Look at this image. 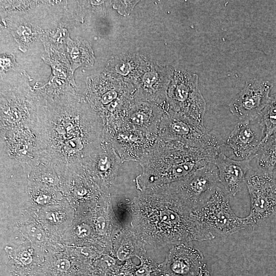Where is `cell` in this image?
<instances>
[{"instance_id": "1", "label": "cell", "mask_w": 276, "mask_h": 276, "mask_svg": "<svg viewBox=\"0 0 276 276\" xmlns=\"http://www.w3.org/2000/svg\"><path fill=\"white\" fill-rule=\"evenodd\" d=\"M44 99L32 127L40 159L57 170L84 168L103 140L102 119L75 92Z\"/></svg>"}, {"instance_id": "2", "label": "cell", "mask_w": 276, "mask_h": 276, "mask_svg": "<svg viewBox=\"0 0 276 276\" xmlns=\"http://www.w3.org/2000/svg\"><path fill=\"white\" fill-rule=\"evenodd\" d=\"M221 151L157 136L139 162L143 172L136 178L137 186L143 191L182 180L208 164L214 163Z\"/></svg>"}, {"instance_id": "3", "label": "cell", "mask_w": 276, "mask_h": 276, "mask_svg": "<svg viewBox=\"0 0 276 276\" xmlns=\"http://www.w3.org/2000/svg\"><path fill=\"white\" fill-rule=\"evenodd\" d=\"M25 72L1 78V133L32 128L44 101L29 84Z\"/></svg>"}, {"instance_id": "4", "label": "cell", "mask_w": 276, "mask_h": 276, "mask_svg": "<svg viewBox=\"0 0 276 276\" xmlns=\"http://www.w3.org/2000/svg\"><path fill=\"white\" fill-rule=\"evenodd\" d=\"M88 103L102 120L104 138L109 139L122 127L136 99V88L119 79L99 76L89 85Z\"/></svg>"}, {"instance_id": "5", "label": "cell", "mask_w": 276, "mask_h": 276, "mask_svg": "<svg viewBox=\"0 0 276 276\" xmlns=\"http://www.w3.org/2000/svg\"><path fill=\"white\" fill-rule=\"evenodd\" d=\"M198 80L195 74L181 69L173 71L167 91L166 110L204 125L206 103L200 91Z\"/></svg>"}, {"instance_id": "6", "label": "cell", "mask_w": 276, "mask_h": 276, "mask_svg": "<svg viewBox=\"0 0 276 276\" xmlns=\"http://www.w3.org/2000/svg\"><path fill=\"white\" fill-rule=\"evenodd\" d=\"M158 137L179 141L189 146L221 150V137L190 119L167 109L160 123Z\"/></svg>"}, {"instance_id": "7", "label": "cell", "mask_w": 276, "mask_h": 276, "mask_svg": "<svg viewBox=\"0 0 276 276\" xmlns=\"http://www.w3.org/2000/svg\"><path fill=\"white\" fill-rule=\"evenodd\" d=\"M246 186L250 198V211L246 217L249 228L276 216V174L250 166Z\"/></svg>"}, {"instance_id": "8", "label": "cell", "mask_w": 276, "mask_h": 276, "mask_svg": "<svg viewBox=\"0 0 276 276\" xmlns=\"http://www.w3.org/2000/svg\"><path fill=\"white\" fill-rule=\"evenodd\" d=\"M229 197L220 184L212 196L193 213L213 232L219 234L230 236L249 228L246 217L237 216L232 210Z\"/></svg>"}, {"instance_id": "9", "label": "cell", "mask_w": 276, "mask_h": 276, "mask_svg": "<svg viewBox=\"0 0 276 276\" xmlns=\"http://www.w3.org/2000/svg\"><path fill=\"white\" fill-rule=\"evenodd\" d=\"M170 184L185 203L194 211L212 196L220 182L216 166L209 163L187 178Z\"/></svg>"}, {"instance_id": "10", "label": "cell", "mask_w": 276, "mask_h": 276, "mask_svg": "<svg viewBox=\"0 0 276 276\" xmlns=\"http://www.w3.org/2000/svg\"><path fill=\"white\" fill-rule=\"evenodd\" d=\"M265 135V126L261 115L250 120L240 121L223 142L221 149L229 151L237 160H251Z\"/></svg>"}, {"instance_id": "11", "label": "cell", "mask_w": 276, "mask_h": 276, "mask_svg": "<svg viewBox=\"0 0 276 276\" xmlns=\"http://www.w3.org/2000/svg\"><path fill=\"white\" fill-rule=\"evenodd\" d=\"M272 85L266 80L250 79L229 104L231 113L240 121L255 119L261 115L270 98Z\"/></svg>"}, {"instance_id": "12", "label": "cell", "mask_w": 276, "mask_h": 276, "mask_svg": "<svg viewBox=\"0 0 276 276\" xmlns=\"http://www.w3.org/2000/svg\"><path fill=\"white\" fill-rule=\"evenodd\" d=\"M173 71L148 63L146 68L135 85L137 98L165 108L167 95Z\"/></svg>"}, {"instance_id": "13", "label": "cell", "mask_w": 276, "mask_h": 276, "mask_svg": "<svg viewBox=\"0 0 276 276\" xmlns=\"http://www.w3.org/2000/svg\"><path fill=\"white\" fill-rule=\"evenodd\" d=\"M157 136L128 127H122L108 140L116 150L122 163L139 162L145 151L155 142Z\"/></svg>"}, {"instance_id": "14", "label": "cell", "mask_w": 276, "mask_h": 276, "mask_svg": "<svg viewBox=\"0 0 276 276\" xmlns=\"http://www.w3.org/2000/svg\"><path fill=\"white\" fill-rule=\"evenodd\" d=\"M165 111V107L136 97L122 127L158 136L159 126Z\"/></svg>"}, {"instance_id": "15", "label": "cell", "mask_w": 276, "mask_h": 276, "mask_svg": "<svg viewBox=\"0 0 276 276\" xmlns=\"http://www.w3.org/2000/svg\"><path fill=\"white\" fill-rule=\"evenodd\" d=\"M250 161L230 158L222 151L217 155L214 164L218 170L220 182L229 196H235L246 185Z\"/></svg>"}, {"instance_id": "16", "label": "cell", "mask_w": 276, "mask_h": 276, "mask_svg": "<svg viewBox=\"0 0 276 276\" xmlns=\"http://www.w3.org/2000/svg\"><path fill=\"white\" fill-rule=\"evenodd\" d=\"M122 163L112 144L104 140L88 160L85 168L93 176L102 181H109L117 175Z\"/></svg>"}, {"instance_id": "17", "label": "cell", "mask_w": 276, "mask_h": 276, "mask_svg": "<svg viewBox=\"0 0 276 276\" xmlns=\"http://www.w3.org/2000/svg\"><path fill=\"white\" fill-rule=\"evenodd\" d=\"M203 257L195 248L182 246L173 256L169 271L174 276H196L204 265Z\"/></svg>"}, {"instance_id": "18", "label": "cell", "mask_w": 276, "mask_h": 276, "mask_svg": "<svg viewBox=\"0 0 276 276\" xmlns=\"http://www.w3.org/2000/svg\"><path fill=\"white\" fill-rule=\"evenodd\" d=\"M113 71L118 79L135 86L144 73L148 63L136 55H126L114 61ZM135 87V86H134Z\"/></svg>"}, {"instance_id": "19", "label": "cell", "mask_w": 276, "mask_h": 276, "mask_svg": "<svg viewBox=\"0 0 276 276\" xmlns=\"http://www.w3.org/2000/svg\"><path fill=\"white\" fill-rule=\"evenodd\" d=\"M255 168L266 173H275L276 132L264 139L255 157Z\"/></svg>"}, {"instance_id": "20", "label": "cell", "mask_w": 276, "mask_h": 276, "mask_svg": "<svg viewBox=\"0 0 276 276\" xmlns=\"http://www.w3.org/2000/svg\"><path fill=\"white\" fill-rule=\"evenodd\" d=\"M261 116L265 126L266 139L276 132V92L270 97Z\"/></svg>"}, {"instance_id": "21", "label": "cell", "mask_w": 276, "mask_h": 276, "mask_svg": "<svg viewBox=\"0 0 276 276\" xmlns=\"http://www.w3.org/2000/svg\"><path fill=\"white\" fill-rule=\"evenodd\" d=\"M15 62L14 56L1 55V71L7 72L13 70L15 66Z\"/></svg>"}, {"instance_id": "22", "label": "cell", "mask_w": 276, "mask_h": 276, "mask_svg": "<svg viewBox=\"0 0 276 276\" xmlns=\"http://www.w3.org/2000/svg\"><path fill=\"white\" fill-rule=\"evenodd\" d=\"M133 250V247L126 244L120 246L117 254V256L119 260L124 261L128 259L131 255Z\"/></svg>"}, {"instance_id": "23", "label": "cell", "mask_w": 276, "mask_h": 276, "mask_svg": "<svg viewBox=\"0 0 276 276\" xmlns=\"http://www.w3.org/2000/svg\"><path fill=\"white\" fill-rule=\"evenodd\" d=\"M28 234L37 242H41L44 239L43 232L37 226L31 225L28 228Z\"/></svg>"}, {"instance_id": "24", "label": "cell", "mask_w": 276, "mask_h": 276, "mask_svg": "<svg viewBox=\"0 0 276 276\" xmlns=\"http://www.w3.org/2000/svg\"><path fill=\"white\" fill-rule=\"evenodd\" d=\"M55 265L56 268L61 272L67 271L71 267L70 261L66 259H60L58 260L56 262Z\"/></svg>"}, {"instance_id": "25", "label": "cell", "mask_w": 276, "mask_h": 276, "mask_svg": "<svg viewBox=\"0 0 276 276\" xmlns=\"http://www.w3.org/2000/svg\"><path fill=\"white\" fill-rule=\"evenodd\" d=\"M76 232L79 237L84 238L89 235L90 229L88 225L82 224L78 226Z\"/></svg>"}, {"instance_id": "26", "label": "cell", "mask_w": 276, "mask_h": 276, "mask_svg": "<svg viewBox=\"0 0 276 276\" xmlns=\"http://www.w3.org/2000/svg\"><path fill=\"white\" fill-rule=\"evenodd\" d=\"M20 260L25 265L30 264L32 261L30 254L27 251H22L20 255Z\"/></svg>"}, {"instance_id": "27", "label": "cell", "mask_w": 276, "mask_h": 276, "mask_svg": "<svg viewBox=\"0 0 276 276\" xmlns=\"http://www.w3.org/2000/svg\"><path fill=\"white\" fill-rule=\"evenodd\" d=\"M150 268L147 265H143L135 271L136 276H149L151 273Z\"/></svg>"}, {"instance_id": "28", "label": "cell", "mask_w": 276, "mask_h": 276, "mask_svg": "<svg viewBox=\"0 0 276 276\" xmlns=\"http://www.w3.org/2000/svg\"><path fill=\"white\" fill-rule=\"evenodd\" d=\"M105 219L101 216L99 217L97 220L96 227L99 233L103 235L105 232Z\"/></svg>"}, {"instance_id": "29", "label": "cell", "mask_w": 276, "mask_h": 276, "mask_svg": "<svg viewBox=\"0 0 276 276\" xmlns=\"http://www.w3.org/2000/svg\"><path fill=\"white\" fill-rule=\"evenodd\" d=\"M46 218L51 223H56L60 220V215L57 212H51L47 214Z\"/></svg>"}, {"instance_id": "30", "label": "cell", "mask_w": 276, "mask_h": 276, "mask_svg": "<svg viewBox=\"0 0 276 276\" xmlns=\"http://www.w3.org/2000/svg\"><path fill=\"white\" fill-rule=\"evenodd\" d=\"M50 197L45 195L38 196L36 199V201L41 204H44L47 203L49 200Z\"/></svg>"}, {"instance_id": "31", "label": "cell", "mask_w": 276, "mask_h": 276, "mask_svg": "<svg viewBox=\"0 0 276 276\" xmlns=\"http://www.w3.org/2000/svg\"><path fill=\"white\" fill-rule=\"evenodd\" d=\"M102 261L106 263L108 267L113 266L115 264V260L110 257H105L103 258Z\"/></svg>"}, {"instance_id": "32", "label": "cell", "mask_w": 276, "mask_h": 276, "mask_svg": "<svg viewBox=\"0 0 276 276\" xmlns=\"http://www.w3.org/2000/svg\"><path fill=\"white\" fill-rule=\"evenodd\" d=\"M196 276H211L209 271L206 268L205 265L202 266L199 272Z\"/></svg>"}, {"instance_id": "33", "label": "cell", "mask_w": 276, "mask_h": 276, "mask_svg": "<svg viewBox=\"0 0 276 276\" xmlns=\"http://www.w3.org/2000/svg\"><path fill=\"white\" fill-rule=\"evenodd\" d=\"M118 276H131L128 272H121Z\"/></svg>"}, {"instance_id": "34", "label": "cell", "mask_w": 276, "mask_h": 276, "mask_svg": "<svg viewBox=\"0 0 276 276\" xmlns=\"http://www.w3.org/2000/svg\"><path fill=\"white\" fill-rule=\"evenodd\" d=\"M275 174H276V168H275Z\"/></svg>"}]
</instances>
